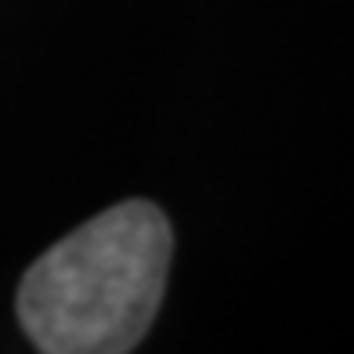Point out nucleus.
Masks as SVG:
<instances>
[{"instance_id": "1", "label": "nucleus", "mask_w": 354, "mask_h": 354, "mask_svg": "<svg viewBox=\"0 0 354 354\" xmlns=\"http://www.w3.org/2000/svg\"><path fill=\"white\" fill-rule=\"evenodd\" d=\"M174 235L145 199L109 206L40 253L19 286V322L44 354H123L163 304Z\"/></svg>"}]
</instances>
